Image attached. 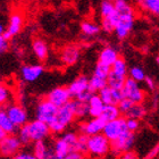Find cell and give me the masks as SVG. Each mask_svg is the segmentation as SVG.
<instances>
[{"mask_svg": "<svg viewBox=\"0 0 159 159\" xmlns=\"http://www.w3.org/2000/svg\"><path fill=\"white\" fill-rule=\"evenodd\" d=\"M159 157V142H157L151 149L147 152V155L143 157V159H156Z\"/></svg>", "mask_w": 159, "mask_h": 159, "instance_id": "b9f144b4", "label": "cell"}, {"mask_svg": "<svg viewBox=\"0 0 159 159\" xmlns=\"http://www.w3.org/2000/svg\"><path fill=\"white\" fill-rule=\"evenodd\" d=\"M43 159H58L56 157V155L53 153V151H52V149H50V151L48 153H47V156L44 157Z\"/></svg>", "mask_w": 159, "mask_h": 159, "instance_id": "c3c4849f", "label": "cell"}, {"mask_svg": "<svg viewBox=\"0 0 159 159\" xmlns=\"http://www.w3.org/2000/svg\"><path fill=\"white\" fill-rule=\"evenodd\" d=\"M23 144L17 134H8L0 142V157L5 159L14 158L22 151Z\"/></svg>", "mask_w": 159, "mask_h": 159, "instance_id": "7a4b0ae2", "label": "cell"}, {"mask_svg": "<svg viewBox=\"0 0 159 159\" xmlns=\"http://www.w3.org/2000/svg\"><path fill=\"white\" fill-rule=\"evenodd\" d=\"M50 102H52L56 107H63L64 105L68 103L72 99L70 93L67 89V86H57L53 88L46 97Z\"/></svg>", "mask_w": 159, "mask_h": 159, "instance_id": "8fae6325", "label": "cell"}, {"mask_svg": "<svg viewBox=\"0 0 159 159\" xmlns=\"http://www.w3.org/2000/svg\"><path fill=\"white\" fill-rule=\"evenodd\" d=\"M80 48L74 44L64 47L61 52H60V60L65 66H73L79 61L80 59Z\"/></svg>", "mask_w": 159, "mask_h": 159, "instance_id": "2e32d148", "label": "cell"}, {"mask_svg": "<svg viewBox=\"0 0 159 159\" xmlns=\"http://www.w3.org/2000/svg\"><path fill=\"white\" fill-rule=\"evenodd\" d=\"M73 107H74V113L76 119H84L88 116H90V110H89V103L82 102L79 100L73 99Z\"/></svg>", "mask_w": 159, "mask_h": 159, "instance_id": "484cf974", "label": "cell"}, {"mask_svg": "<svg viewBox=\"0 0 159 159\" xmlns=\"http://www.w3.org/2000/svg\"><path fill=\"white\" fill-rule=\"evenodd\" d=\"M89 80L90 79L86 75H80V76H77L73 82L70 83V85L67 86L72 99H76L80 94H82V93L86 92V91H90Z\"/></svg>", "mask_w": 159, "mask_h": 159, "instance_id": "5bb4252c", "label": "cell"}, {"mask_svg": "<svg viewBox=\"0 0 159 159\" xmlns=\"http://www.w3.org/2000/svg\"><path fill=\"white\" fill-rule=\"evenodd\" d=\"M147 114H148V109H147V107L144 106L143 103H134V105L131 107V109H129L123 117L141 120V119H143L147 116Z\"/></svg>", "mask_w": 159, "mask_h": 159, "instance_id": "603a6c76", "label": "cell"}, {"mask_svg": "<svg viewBox=\"0 0 159 159\" xmlns=\"http://www.w3.org/2000/svg\"><path fill=\"white\" fill-rule=\"evenodd\" d=\"M6 136H7V133L5 132V131L1 129V127H0V142H1V141H2V140L6 138Z\"/></svg>", "mask_w": 159, "mask_h": 159, "instance_id": "681fc988", "label": "cell"}, {"mask_svg": "<svg viewBox=\"0 0 159 159\" xmlns=\"http://www.w3.org/2000/svg\"><path fill=\"white\" fill-rule=\"evenodd\" d=\"M17 136H18L20 141L22 142L23 147L24 146H29V144H31V143H33V142H32V140H31L27 124H26V125L22 126V127H20V129H17Z\"/></svg>", "mask_w": 159, "mask_h": 159, "instance_id": "d590c367", "label": "cell"}, {"mask_svg": "<svg viewBox=\"0 0 159 159\" xmlns=\"http://www.w3.org/2000/svg\"><path fill=\"white\" fill-rule=\"evenodd\" d=\"M133 105H134V102H132V101L129 100V99H125V98H124V99L118 103V108H119V110H120L122 116H124V115H125V114L131 109V107H132Z\"/></svg>", "mask_w": 159, "mask_h": 159, "instance_id": "60d3db41", "label": "cell"}, {"mask_svg": "<svg viewBox=\"0 0 159 159\" xmlns=\"http://www.w3.org/2000/svg\"><path fill=\"white\" fill-rule=\"evenodd\" d=\"M60 138L65 141V142L70 146V152L73 151L74 147H75V144H76L77 142V139H79V134L75 132H73V131H68V132H64L61 135H60Z\"/></svg>", "mask_w": 159, "mask_h": 159, "instance_id": "74e56055", "label": "cell"}, {"mask_svg": "<svg viewBox=\"0 0 159 159\" xmlns=\"http://www.w3.org/2000/svg\"><path fill=\"white\" fill-rule=\"evenodd\" d=\"M129 79L134 80L135 82L140 83V82H144L147 75H146V72H144V70H143L142 67L133 66L129 70Z\"/></svg>", "mask_w": 159, "mask_h": 159, "instance_id": "1f68e13d", "label": "cell"}, {"mask_svg": "<svg viewBox=\"0 0 159 159\" xmlns=\"http://www.w3.org/2000/svg\"><path fill=\"white\" fill-rule=\"evenodd\" d=\"M6 111L9 119L14 125L16 126L17 129L29 123L27 111L24 107H22L18 103H9L8 106H6Z\"/></svg>", "mask_w": 159, "mask_h": 159, "instance_id": "ba28073f", "label": "cell"}, {"mask_svg": "<svg viewBox=\"0 0 159 159\" xmlns=\"http://www.w3.org/2000/svg\"><path fill=\"white\" fill-rule=\"evenodd\" d=\"M27 127H29V132H30L32 142L46 141L51 134L49 125L43 122H40L38 119H33V120L27 123Z\"/></svg>", "mask_w": 159, "mask_h": 159, "instance_id": "9c48e42d", "label": "cell"}, {"mask_svg": "<svg viewBox=\"0 0 159 159\" xmlns=\"http://www.w3.org/2000/svg\"><path fill=\"white\" fill-rule=\"evenodd\" d=\"M86 159H93V158H86Z\"/></svg>", "mask_w": 159, "mask_h": 159, "instance_id": "9f6ffc18", "label": "cell"}, {"mask_svg": "<svg viewBox=\"0 0 159 159\" xmlns=\"http://www.w3.org/2000/svg\"><path fill=\"white\" fill-rule=\"evenodd\" d=\"M156 63H157V65L159 66V56H158V57H156Z\"/></svg>", "mask_w": 159, "mask_h": 159, "instance_id": "816d5d0a", "label": "cell"}, {"mask_svg": "<svg viewBox=\"0 0 159 159\" xmlns=\"http://www.w3.org/2000/svg\"><path fill=\"white\" fill-rule=\"evenodd\" d=\"M9 49V41L6 40L2 35H0V56L6 53Z\"/></svg>", "mask_w": 159, "mask_h": 159, "instance_id": "7bdbcfd3", "label": "cell"}, {"mask_svg": "<svg viewBox=\"0 0 159 159\" xmlns=\"http://www.w3.org/2000/svg\"><path fill=\"white\" fill-rule=\"evenodd\" d=\"M64 159H86V156L80 152H70Z\"/></svg>", "mask_w": 159, "mask_h": 159, "instance_id": "7dc6e473", "label": "cell"}, {"mask_svg": "<svg viewBox=\"0 0 159 159\" xmlns=\"http://www.w3.org/2000/svg\"><path fill=\"white\" fill-rule=\"evenodd\" d=\"M49 129H50L51 134H60V135L66 131V129H65L61 124H59L58 122H56V120H53V122L50 123Z\"/></svg>", "mask_w": 159, "mask_h": 159, "instance_id": "ab89813d", "label": "cell"}, {"mask_svg": "<svg viewBox=\"0 0 159 159\" xmlns=\"http://www.w3.org/2000/svg\"><path fill=\"white\" fill-rule=\"evenodd\" d=\"M89 110H90V117L92 118H97V117H100L101 114L103 111V108H105V103L102 102L101 98L99 97L98 93H94L92 94L91 99L89 100Z\"/></svg>", "mask_w": 159, "mask_h": 159, "instance_id": "ffe728a7", "label": "cell"}, {"mask_svg": "<svg viewBox=\"0 0 159 159\" xmlns=\"http://www.w3.org/2000/svg\"><path fill=\"white\" fill-rule=\"evenodd\" d=\"M23 24H24L23 15H22L20 13H18V11L13 13L11 15H10L8 27L6 29L5 33L2 34V37L9 41L11 38L17 35V34L22 31V29H23Z\"/></svg>", "mask_w": 159, "mask_h": 159, "instance_id": "4fadbf2b", "label": "cell"}, {"mask_svg": "<svg viewBox=\"0 0 159 159\" xmlns=\"http://www.w3.org/2000/svg\"><path fill=\"white\" fill-rule=\"evenodd\" d=\"M51 149H52L53 153L56 155V157L58 159H64L68 153L70 152V146H68L60 136L59 138H57V139L53 141Z\"/></svg>", "mask_w": 159, "mask_h": 159, "instance_id": "44dd1931", "label": "cell"}, {"mask_svg": "<svg viewBox=\"0 0 159 159\" xmlns=\"http://www.w3.org/2000/svg\"><path fill=\"white\" fill-rule=\"evenodd\" d=\"M0 127L8 134H16L17 127L9 119L6 111V107H0Z\"/></svg>", "mask_w": 159, "mask_h": 159, "instance_id": "7402d4cb", "label": "cell"}, {"mask_svg": "<svg viewBox=\"0 0 159 159\" xmlns=\"http://www.w3.org/2000/svg\"><path fill=\"white\" fill-rule=\"evenodd\" d=\"M11 97L10 89L6 84L0 83V107H6L8 106V102Z\"/></svg>", "mask_w": 159, "mask_h": 159, "instance_id": "8d00e7d4", "label": "cell"}, {"mask_svg": "<svg viewBox=\"0 0 159 159\" xmlns=\"http://www.w3.org/2000/svg\"><path fill=\"white\" fill-rule=\"evenodd\" d=\"M118 159H140V158H139V155H138L136 151H134V150H129V151H127V152H124L123 155H120V156L118 157Z\"/></svg>", "mask_w": 159, "mask_h": 159, "instance_id": "ee69618b", "label": "cell"}, {"mask_svg": "<svg viewBox=\"0 0 159 159\" xmlns=\"http://www.w3.org/2000/svg\"><path fill=\"white\" fill-rule=\"evenodd\" d=\"M134 143H135V133L126 132L117 140L110 142V155H113L115 158H118L124 152L132 150Z\"/></svg>", "mask_w": 159, "mask_h": 159, "instance_id": "3957f363", "label": "cell"}, {"mask_svg": "<svg viewBox=\"0 0 159 159\" xmlns=\"http://www.w3.org/2000/svg\"><path fill=\"white\" fill-rule=\"evenodd\" d=\"M122 91L124 98L131 100L134 103H143L146 100V92L142 90L139 83L129 77L126 79Z\"/></svg>", "mask_w": 159, "mask_h": 159, "instance_id": "8992f818", "label": "cell"}, {"mask_svg": "<svg viewBox=\"0 0 159 159\" xmlns=\"http://www.w3.org/2000/svg\"><path fill=\"white\" fill-rule=\"evenodd\" d=\"M126 132H129L127 127H126V118L122 116L118 119L107 122L105 124V127H103L102 134L109 140L110 142H113V141L118 139L119 136L125 134Z\"/></svg>", "mask_w": 159, "mask_h": 159, "instance_id": "52a82bcc", "label": "cell"}, {"mask_svg": "<svg viewBox=\"0 0 159 159\" xmlns=\"http://www.w3.org/2000/svg\"><path fill=\"white\" fill-rule=\"evenodd\" d=\"M50 149L51 148L48 146V143L46 141H37V142H33L32 153L39 159H43L47 156V153L50 151Z\"/></svg>", "mask_w": 159, "mask_h": 159, "instance_id": "4316f807", "label": "cell"}, {"mask_svg": "<svg viewBox=\"0 0 159 159\" xmlns=\"http://www.w3.org/2000/svg\"><path fill=\"white\" fill-rule=\"evenodd\" d=\"M141 123L138 119H132V118H126V127L127 131L132 133H136L139 131Z\"/></svg>", "mask_w": 159, "mask_h": 159, "instance_id": "f35d334b", "label": "cell"}, {"mask_svg": "<svg viewBox=\"0 0 159 159\" xmlns=\"http://www.w3.org/2000/svg\"><path fill=\"white\" fill-rule=\"evenodd\" d=\"M44 68L40 64H33V65H24L20 68V76L23 81L27 83L35 82L43 74Z\"/></svg>", "mask_w": 159, "mask_h": 159, "instance_id": "9a60e30c", "label": "cell"}, {"mask_svg": "<svg viewBox=\"0 0 159 159\" xmlns=\"http://www.w3.org/2000/svg\"><path fill=\"white\" fill-rule=\"evenodd\" d=\"M111 72L119 76H123V77H129V67H127V64L124 59H123L122 57H119L118 59L115 61L113 66H111Z\"/></svg>", "mask_w": 159, "mask_h": 159, "instance_id": "f1b7e54d", "label": "cell"}, {"mask_svg": "<svg viewBox=\"0 0 159 159\" xmlns=\"http://www.w3.org/2000/svg\"><path fill=\"white\" fill-rule=\"evenodd\" d=\"M32 51H33L34 56L37 57V59L40 61H44L47 60L49 56V47L48 43L42 39H35L32 42Z\"/></svg>", "mask_w": 159, "mask_h": 159, "instance_id": "d6986e66", "label": "cell"}, {"mask_svg": "<svg viewBox=\"0 0 159 159\" xmlns=\"http://www.w3.org/2000/svg\"><path fill=\"white\" fill-rule=\"evenodd\" d=\"M17 159H39L38 157H35L32 152L29 151H20L18 155L16 156Z\"/></svg>", "mask_w": 159, "mask_h": 159, "instance_id": "bcb514c9", "label": "cell"}, {"mask_svg": "<svg viewBox=\"0 0 159 159\" xmlns=\"http://www.w3.org/2000/svg\"><path fill=\"white\" fill-rule=\"evenodd\" d=\"M110 72H111V67L107 66L105 64H101L98 61L96 64V66H94V70H93V75L100 77V79L107 80L108 76H109Z\"/></svg>", "mask_w": 159, "mask_h": 159, "instance_id": "e575fe53", "label": "cell"}, {"mask_svg": "<svg viewBox=\"0 0 159 159\" xmlns=\"http://www.w3.org/2000/svg\"><path fill=\"white\" fill-rule=\"evenodd\" d=\"M57 111H58V107H56L52 102H50L47 98H44V99H41L37 103V107H35V119L49 125L50 123L56 119Z\"/></svg>", "mask_w": 159, "mask_h": 159, "instance_id": "277c9868", "label": "cell"}, {"mask_svg": "<svg viewBox=\"0 0 159 159\" xmlns=\"http://www.w3.org/2000/svg\"><path fill=\"white\" fill-rule=\"evenodd\" d=\"M139 3L144 11L159 16V0H142Z\"/></svg>", "mask_w": 159, "mask_h": 159, "instance_id": "4dcf8cb0", "label": "cell"}, {"mask_svg": "<svg viewBox=\"0 0 159 159\" xmlns=\"http://www.w3.org/2000/svg\"><path fill=\"white\" fill-rule=\"evenodd\" d=\"M8 159H17L16 157H14V158H8Z\"/></svg>", "mask_w": 159, "mask_h": 159, "instance_id": "11a10c76", "label": "cell"}, {"mask_svg": "<svg viewBox=\"0 0 159 159\" xmlns=\"http://www.w3.org/2000/svg\"><path fill=\"white\" fill-rule=\"evenodd\" d=\"M88 140H89V136L79 133V139H77V142L72 152H80L86 156V152H88Z\"/></svg>", "mask_w": 159, "mask_h": 159, "instance_id": "836d02e7", "label": "cell"}, {"mask_svg": "<svg viewBox=\"0 0 159 159\" xmlns=\"http://www.w3.org/2000/svg\"><path fill=\"white\" fill-rule=\"evenodd\" d=\"M115 13H116V9H115L114 2H109L106 0L101 1V3H100V15L102 18H108V17L113 16Z\"/></svg>", "mask_w": 159, "mask_h": 159, "instance_id": "d6a6232c", "label": "cell"}, {"mask_svg": "<svg viewBox=\"0 0 159 159\" xmlns=\"http://www.w3.org/2000/svg\"><path fill=\"white\" fill-rule=\"evenodd\" d=\"M118 14V13H117ZM119 20L117 23L116 27H115V34L119 40H124L129 37V32L132 31L133 26H134V9H131L125 13L118 14Z\"/></svg>", "mask_w": 159, "mask_h": 159, "instance_id": "5b68a950", "label": "cell"}, {"mask_svg": "<svg viewBox=\"0 0 159 159\" xmlns=\"http://www.w3.org/2000/svg\"><path fill=\"white\" fill-rule=\"evenodd\" d=\"M126 79H127V77L119 76V75H117V74L110 72L109 76H108V79H107V84H108V86L111 88V89L122 90L124 84H125Z\"/></svg>", "mask_w": 159, "mask_h": 159, "instance_id": "f546056e", "label": "cell"}, {"mask_svg": "<svg viewBox=\"0 0 159 159\" xmlns=\"http://www.w3.org/2000/svg\"><path fill=\"white\" fill-rule=\"evenodd\" d=\"M106 1H109V2H115L116 0H106Z\"/></svg>", "mask_w": 159, "mask_h": 159, "instance_id": "f5cc1de1", "label": "cell"}, {"mask_svg": "<svg viewBox=\"0 0 159 159\" xmlns=\"http://www.w3.org/2000/svg\"><path fill=\"white\" fill-rule=\"evenodd\" d=\"M144 83H146L147 88L150 90V91H155L157 88V84H156V81L152 79V77L150 76H147L146 80H144Z\"/></svg>", "mask_w": 159, "mask_h": 159, "instance_id": "f6af8a7d", "label": "cell"}, {"mask_svg": "<svg viewBox=\"0 0 159 159\" xmlns=\"http://www.w3.org/2000/svg\"><path fill=\"white\" fill-rule=\"evenodd\" d=\"M106 122L103 120L101 117H97V118H91L83 120L80 123L79 131L81 134H84L86 136H92L102 133L103 127H105Z\"/></svg>", "mask_w": 159, "mask_h": 159, "instance_id": "30bf717a", "label": "cell"}, {"mask_svg": "<svg viewBox=\"0 0 159 159\" xmlns=\"http://www.w3.org/2000/svg\"><path fill=\"white\" fill-rule=\"evenodd\" d=\"M81 31L85 37H96L97 34L100 33L101 26L93 20H83L81 23Z\"/></svg>", "mask_w": 159, "mask_h": 159, "instance_id": "d4e9b609", "label": "cell"}, {"mask_svg": "<svg viewBox=\"0 0 159 159\" xmlns=\"http://www.w3.org/2000/svg\"><path fill=\"white\" fill-rule=\"evenodd\" d=\"M98 94H99V97L101 98L105 105H116V106H118V103L124 99L122 90L111 89L109 86H106Z\"/></svg>", "mask_w": 159, "mask_h": 159, "instance_id": "e0dca14e", "label": "cell"}, {"mask_svg": "<svg viewBox=\"0 0 159 159\" xmlns=\"http://www.w3.org/2000/svg\"><path fill=\"white\" fill-rule=\"evenodd\" d=\"M76 119L75 116V113H74V107H73V101L70 100V102L64 105L63 107H59L58 108V111H57V116H56V122H58L59 124L67 129L70 125H72Z\"/></svg>", "mask_w": 159, "mask_h": 159, "instance_id": "7c38bea8", "label": "cell"}, {"mask_svg": "<svg viewBox=\"0 0 159 159\" xmlns=\"http://www.w3.org/2000/svg\"><path fill=\"white\" fill-rule=\"evenodd\" d=\"M110 153V141L102 133L89 136L86 155L93 159L105 158Z\"/></svg>", "mask_w": 159, "mask_h": 159, "instance_id": "6da1fadb", "label": "cell"}, {"mask_svg": "<svg viewBox=\"0 0 159 159\" xmlns=\"http://www.w3.org/2000/svg\"><path fill=\"white\" fill-rule=\"evenodd\" d=\"M100 117L107 123L115 120V119H118L119 117H122V114H120L118 106H116V105H106Z\"/></svg>", "mask_w": 159, "mask_h": 159, "instance_id": "cb8c5ba5", "label": "cell"}, {"mask_svg": "<svg viewBox=\"0 0 159 159\" xmlns=\"http://www.w3.org/2000/svg\"><path fill=\"white\" fill-rule=\"evenodd\" d=\"M119 58V53L115 48L110 46H107L101 49L98 57V61L101 64H105L107 66L111 67L115 64L117 59Z\"/></svg>", "mask_w": 159, "mask_h": 159, "instance_id": "ac0fdd59", "label": "cell"}, {"mask_svg": "<svg viewBox=\"0 0 159 159\" xmlns=\"http://www.w3.org/2000/svg\"><path fill=\"white\" fill-rule=\"evenodd\" d=\"M5 31H6V29L3 26V24L0 22V35H2V34L5 33Z\"/></svg>", "mask_w": 159, "mask_h": 159, "instance_id": "f907efd6", "label": "cell"}, {"mask_svg": "<svg viewBox=\"0 0 159 159\" xmlns=\"http://www.w3.org/2000/svg\"><path fill=\"white\" fill-rule=\"evenodd\" d=\"M136 1H138V2H141V1H142V0H136Z\"/></svg>", "mask_w": 159, "mask_h": 159, "instance_id": "db71d44e", "label": "cell"}, {"mask_svg": "<svg viewBox=\"0 0 159 159\" xmlns=\"http://www.w3.org/2000/svg\"><path fill=\"white\" fill-rule=\"evenodd\" d=\"M106 86H108L107 84V80L100 79L98 76H92L89 80V90L94 94V93H99L102 89H105Z\"/></svg>", "mask_w": 159, "mask_h": 159, "instance_id": "83f0119b", "label": "cell"}]
</instances>
